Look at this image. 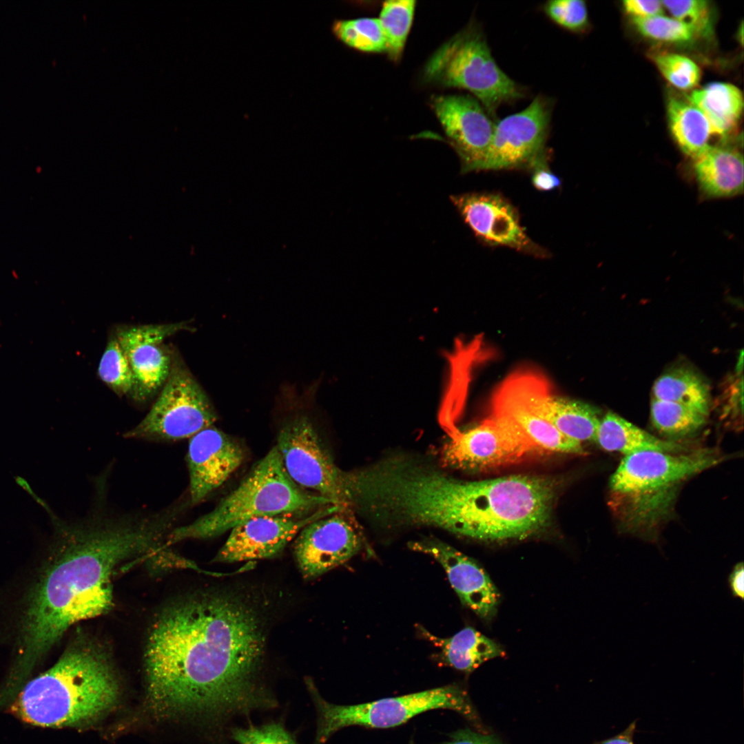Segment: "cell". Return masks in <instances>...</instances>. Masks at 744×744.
Masks as SVG:
<instances>
[{"mask_svg": "<svg viewBox=\"0 0 744 744\" xmlns=\"http://www.w3.org/2000/svg\"><path fill=\"white\" fill-rule=\"evenodd\" d=\"M265 641L259 612L240 595L213 590L172 603L147 639L150 704L161 712L220 720L273 706L258 682Z\"/></svg>", "mask_w": 744, "mask_h": 744, "instance_id": "1", "label": "cell"}, {"mask_svg": "<svg viewBox=\"0 0 744 744\" xmlns=\"http://www.w3.org/2000/svg\"><path fill=\"white\" fill-rule=\"evenodd\" d=\"M55 537V559L41 579L24 622L11 674L25 681L39 659L70 627L108 612L113 577L126 561L153 556L165 546L175 513L165 508L147 514L93 512L76 521L57 517L43 502Z\"/></svg>", "mask_w": 744, "mask_h": 744, "instance_id": "2", "label": "cell"}, {"mask_svg": "<svg viewBox=\"0 0 744 744\" xmlns=\"http://www.w3.org/2000/svg\"><path fill=\"white\" fill-rule=\"evenodd\" d=\"M556 494V482L545 477L464 481L434 465L416 478L410 502L420 526L497 541L524 538L544 528Z\"/></svg>", "mask_w": 744, "mask_h": 744, "instance_id": "3", "label": "cell"}, {"mask_svg": "<svg viewBox=\"0 0 744 744\" xmlns=\"http://www.w3.org/2000/svg\"><path fill=\"white\" fill-rule=\"evenodd\" d=\"M118 679L110 657L99 645H71L57 662L20 690L12 711L23 721L45 727H84L118 701Z\"/></svg>", "mask_w": 744, "mask_h": 744, "instance_id": "4", "label": "cell"}, {"mask_svg": "<svg viewBox=\"0 0 744 744\" xmlns=\"http://www.w3.org/2000/svg\"><path fill=\"white\" fill-rule=\"evenodd\" d=\"M712 448L641 451L624 456L610 480V504L623 532L657 541L678 492L690 478L721 463Z\"/></svg>", "mask_w": 744, "mask_h": 744, "instance_id": "5", "label": "cell"}, {"mask_svg": "<svg viewBox=\"0 0 744 744\" xmlns=\"http://www.w3.org/2000/svg\"><path fill=\"white\" fill-rule=\"evenodd\" d=\"M330 506L336 505L300 487L289 477L275 446L212 510L173 528L166 544L169 546L187 539L214 537L254 517L304 515Z\"/></svg>", "mask_w": 744, "mask_h": 744, "instance_id": "6", "label": "cell"}, {"mask_svg": "<svg viewBox=\"0 0 744 744\" xmlns=\"http://www.w3.org/2000/svg\"><path fill=\"white\" fill-rule=\"evenodd\" d=\"M426 83L467 90L495 120L498 108L525 98L527 90L497 64L473 22L443 43L425 64Z\"/></svg>", "mask_w": 744, "mask_h": 744, "instance_id": "7", "label": "cell"}, {"mask_svg": "<svg viewBox=\"0 0 744 744\" xmlns=\"http://www.w3.org/2000/svg\"><path fill=\"white\" fill-rule=\"evenodd\" d=\"M309 683L318 713L314 744H325L334 733L346 727H394L417 714L432 710H451L474 723L477 719L467 692L456 685L361 704L344 705L325 701L314 685Z\"/></svg>", "mask_w": 744, "mask_h": 744, "instance_id": "8", "label": "cell"}, {"mask_svg": "<svg viewBox=\"0 0 744 744\" xmlns=\"http://www.w3.org/2000/svg\"><path fill=\"white\" fill-rule=\"evenodd\" d=\"M217 415L205 392L192 374L172 369L146 416L125 434L127 438L176 441L211 426Z\"/></svg>", "mask_w": 744, "mask_h": 744, "instance_id": "9", "label": "cell"}, {"mask_svg": "<svg viewBox=\"0 0 744 744\" xmlns=\"http://www.w3.org/2000/svg\"><path fill=\"white\" fill-rule=\"evenodd\" d=\"M276 446L287 473L298 486L347 508L344 471L334 463L307 416L288 420Z\"/></svg>", "mask_w": 744, "mask_h": 744, "instance_id": "10", "label": "cell"}, {"mask_svg": "<svg viewBox=\"0 0 744 744\" xmlns=\"http://www.w3.org/2000/svg\"><path fill=\"white\" fill-rule=\"evenodd\" d=\"M552 107L551 99L539 94L521 111L497 120L479 171L530 168L546 152Z\"/></svg>", "mask_w": 744, "mask_h": 744, "instance_id": "11", "label": "cell"}, {"mask_svg": "<svg viewBox=\"0 0 744 744\" xmlns=\"http://www.w3.org/2000/svg\"><path fill=\"white\" fill-rule=\"evenodd\" d=\"M525 385L519 368L509 373L493 393L490 416L507 427L532 452L585 453L582 444L565 437L539 414Z\"/></svg>", "mask_w": 744, "mask_h": 744, "instance_id": "12", "label": "cell"}, {"mask_svg": "<svg viewBox=\"0 0 744 744\" xmlns=\"http://www.w3.org/2000/svg\"><path fill=\"white\" fill-rule=\"evenodd\" d=\"M343 508L305 526L294 543L298 568L306 579H315L346 562L364 546L358 524Z\"/></svg>", "mask_w": 744, "mask_h": 744, "instance_id": "13", "label": "cell"}, {"mask_svg": "<svg viewBox=\"0 0 744 744\" xmlns=\"http://www.w3.org/2000/svg\"><path fill=\"white\" fill-rule=\"evenodd\" d=\"M449 198L479 241L538 258H546L549 254L527 235L517 210L501 194L468 192L451 195Z\"/></svg>", "mask_w": 744, "mask_h": 744, "instance_id": "14", "label": "cell"}, {"mask_svg": "<svg viewBox=\"0 0 744 744\" xmlns=\"http://www.w3.org/2000/svg\"><path fill=\"white\" fill-rule=\"evenodd\" d=\"M532 453L503 424L488 416L466 431L453 430L440 452L442 466L465 471L493 468Z\"/></svg>", "mask_w": 744, "mask_h": 744, "instance_id": "15", "label": "cell"}, {"mask_svg": "<svg viewBox=\"0 0 744 744\" xmlns=\"http://www.w3.org/2000/svg\"><path fill=\"white\" fill-rule=\"evenodd\" d=\"M431 105L448 143L459 156L462 173L479 171L497 120L468 94L435 96Z\"/></svg>", "mask_w": 744, "mask_h": 744, "instance_id": "16", "label": "cell"}, {"mask_svg": "<svg viewBox=\"0 0 744 744\" xmlns=\"http://www.w3.org/2000/svg\"><path fill=\"white\" fill-rule=\"evenodd\" d=\"M342 508L330 506L308 514L267 515L249 519L231 530L214 560L233 563L275 557L305 526Z\"/></svg>", "mask_w": 744, "mask_h": 744, "instance_id": "17", "label": "cell"}, {"mask_svg": "<svg viewBox=\"0 0 744 744\" xmlns=\"http://www.w3.org/2000/svg\"><path fill=\"white\" fill-rule=\"evenodd\" d=\"M244 458L242 446L212 426L191 437L187 455L189 503L198 504L220 487L240 466Z\"/></svg>", "mask_w": 744, "mask_h": 744, "instance_id": "18", "label": "cell"}, {"mask_svg": "<svg viewBox=\"0 0 744 744\" xmlns=\"http://www.w3.org/2000/svg\"><path fill=\"white\" fill-rule=\"evenodd\" d=\"M409 546L414 551L431 556L442 566L464 606L484 619L495 615L500 600L499 592L486 571L474 560L435 538L413 541Z\"/></svg>", "mask_w": 744, "mask_h": 744, "instance_id": "19", "label": "cell"}, {"mask_svg": "<svg viewBox=\"0 0 744 744\" xmlns=\"http://www.w3.org/2000/svg\"><path fill=\"white\" fill-rule=\"evenodd\" d=\"M186 328L179 322L133 326L118 331L116 338L130 365L136 398L145 399L164 385L172 369L170 358L162 343Z\"/></svg>", "mask_w": 744, "mask_h": 744, "instance_id": "20", "label": "cell"}, {"mask_svg": "<svg viewBox=\"0 0 744 744\" xmlns=\"http://www.w3.org/2000/svg\"><path fill=\"white\" fill-rule=\"evenodd\" d=\"M701 192L710 198L731 197L743 190V157L736 149L708 145L694 158Z\"/></svg>", "mask_w": 744, "mask_h": 744, "instance_id": "21", "label": "cell"}, {"mask_svg": "<svg viewBox=\"0 0 744 744\" xmlns=\"http://www.w3.org/2000/svg\"><path fill=\"white\" fill-rule=\"evenodd\" d=\"M595 441L605 451L624 456L648 451L682 453L692 450L654 436L612 412L600 420Z\"/></svg>", "mask_w": 744, "mask_h": 744, "instance_id": "22", "label": "cell"}, {"mask_svg": "<svg viewBox=\"0 0 744 744\" xmlns=\"http://www.w3.org/2000/svg\"><path fill=\"white\" fill-rule=\"evenodd\" d=\"M541 417L567 438L581 444L595 441L600 420L597 409L587 403L544 395L538 403Z\"/></svg>", "mask_w": 744, "mask_h": 744, "instance_id": "23", "label": "cell"}, {"mask_svg": "<svg viewBox=\"0 0 744 744\" xmlns=\"http://www.w3.org/2000/svg\"><path fill=\"white\" fill-rule=\"evenodd\" d=\"M422 634L440 650L441 660L447 665L471 672L485 661L504 655L502 648L475 629L466 627L448 638Z\"/></svg>", "mask_w": 744, "mask_h": 744, "instance_id": "24", "label": "cell"}, {"mask_svg": "<svg viewBox=\"0 0 744 744\" xmlns=\"http://www.w3.org/2000/svg\"><path fill=\"white\" fill-rule=\"evenodd\" d=\"M687 99L707 118L712 134L725 136L734 127L743 109V94L729 83H711L695 90Z\"/></svg>", "mask_w": 744, "mask_h": 744, "instance_id": "25", "label": "cell"}, {"mask_svg": "<svg viewBox=\"0 0 744 744\" xmlns=\"http://www.w3.org/2000/svg\"><path fill=\"white\" fill-rule=\"evenodd\" d=\"M670 132L683 153L693 159L709 145L712 134L703 113L688 99L670 98L667 105Z\"/></svg>", "mask_w": 744, "mask_h": 744, "instance_id": "26", "label": "cell"}, {"mask_svg": "<svg viewBox=\"0 0 744 744\" xmlns=\"http://www.w3.org/2000/svg\"><path fill=\"white\" fill-rule=\"evenodd\" d=\"M653 398L681 404L707 416L710 394L705 382L693 371L678 368L666 372L655 381Z\"/></svg>", "mask_w": 744, "mask_h": 744, "instance_id": "27", "label": "cell"}, {"mask_svg": "<svg viewBox=\"0 0 744 744\" xmlns=\"http://www.w3.org/2000/svg\"><path fill=\"white\" fill-rule=\"evenodd\" d=\"M651 421L658 432L667 437L681 438L694 433L706 422V415L685 405L652 399Z\"/></svg>", "mask_w": 744, "mask_h": 744, "instance_id": "28", "label": "cell"}, {"mask_svg": "<svg viewBox=\"0 0 744 744\" xmlns=\"http://www.w3.org/2000/svg\"><path fill=\"white\" fill-rule=\"evenodd\" d=\"M415 8L413 0L387 1L382 5L379 20L386 41V52L393 61L402 54Z\"/></svg>", "mask_w": 744, "mask_h": 744, "instance_id": "29", "label": "cell"}, {"mask_svg": "<svg viewBox=\"0 0 744 744\" xmlns=\"http://www.w3.org/2000/svg\"><path fill=\"white\" fill-rule=\"evenodd\" d=\"M332 32L345 45L366 52H386V41L379 19L336 20Z\"/></svg>", "mask_w": 744, "mask_h": 744, "instance_id": "30", "label": "cell"}, {"mask_svg": "<svg viewBox=\"0 0 744 744\" xmlns=\"http://www.w3.org/2000/svg\"><path fill=\"white\" fill-rule=\"evenodd\" d=\"M98 373L101 380L119 395L133 390V373L116 338L107 343L99 362Z\"/></svg>", "mask_w": 744, "mask_h": 744, "instance_id": "31", "label": "cell"}, {"mask_svg": "<svg viewBox=\"0 0 744 744\" xmlns=\"http://www.w3.org/2000/svg\"><path fill=\"white\" fill-rule=\"evenodd\" d=\"M632 22L641 34L656 41L687 43L699 36L693 26L662 14L645 19H632Z\"/></svg>", "mask_w": 744, "mask_h": 744, "instance_id": "32", "label": "cell"}, {"mask_svg": "<svg viewBox=\"0 0 744 744\" xmlns=\"http://www.w3.org/2000/svg\"><path fill=\"white\" fill-rule=\"evenodd\" d=\"M653 61L663 77L679 89L693 88L700 81V68L688 56L663 52L654 55Z\"/></svg>", "mask_w": 744, "mask_h": 744, "instance_id": "33", "label": "cell"}, {"mask_svg": "<svg viewBox=\"0 0 744 744\" xmlns=\"http://www.w3.org/2000/svg\"><path fill=\"white\" fill-rule=\"evenodd\" d=\"M542 11L552 23L570 32L581 34L589 28L587 6L583 1H548L542 6Z\"/></svg>", "mask_w": 744, "mask_h": 744, "instance_id": "34", "label": "cell"}, {"mask_svg": "<svg viewBox=\"0 0 744 744\" xmlns=\"http://www.w3.org/2000/svg\"><path fill=\"white\" fill-rule=\"evenodd\" d=\"M674 18L693 26L699 36L708 37L712 32L710 7L705 0L662 1Z\"/></svg>", "mask_w": 744, "mask_h": 744, "instance_id": "35", "label": "cell"}, {"mask_svg": "<svg viewBox=\"0 0 744 744\" xmlns=\"http://www.w3.org/2000/svg\"><path fill=\"white\" fill-rule=\"evenodd\" d=\"M231 738L238 744H297L285 727L276 722L234 728Z\"/></svg>", "mask_w": 744, "mask_h": 744, "instance_id": "36", "label": "cell"}, {"mask_svg": "<svg viewBox=\"0 0 744 744\" xmlns=\"http://www.w3.org/2000/svg\"><path fill=\"white\" fill-rule=\"evenodd\" d=\"M548 153L546 152L531 165V181L534 187L541 192H550L559 188L561 179L554 174L548 165Z\"/></svg>", "mask_w": 744, "mask_h": 744, "instance_id": "37", "label": "cell"}, {"mask_svg": "<svg viewBox=\"0 0 744 744\" xmlns=\"http://www.w3.org/2000/svg\"><path fill=\"white\" fill-rule=\"evenodd\" d=\"M623 9L632 19H645L662 14L663 5L659 0H626Z\"/></svg>", "mask_w": 744, "mask_h": 744, "instance_id": "38", "label": "cell"}, {"mask_svg": "<svg viewBox=\"0 0 744 744\" xmlns=\"http://www.w3.org/2000/svg\"><path fill=\"white\" fill-rule=\"evenodd\" d=\"M725 400L724 415L726 417H739L743 415V376L734 379L730 386L724 391Z\"/></svg>", "mask_w": 744, "mask_h": 744, "instance_id": "39", "label": "cell"}, {"mask_svg": "<svg viewBox=\"0 0 744 744\" xmlns=\"http://www.w3.org/2000/svg\"><path fill=\"white\" fill-rule=\"evenodd\" d=\"M444 744H503L496 737L480 732H474L470 729H462L456 731L451 736L450 739Z\"/></svg>", "mask_w": 744, "mask_h": 744, "instance_id": "40", "label": "cell"}, {"mask_svg": "<svg viewBox=\"0 0 744 744\" xmlns=\"http://www.w3.org/2000/svg\"><path fill=\"white\" fill-rule=\"evenodd\" d=\"M727 586L732 597L741 600L744 597V567L742 561L732 568L727 576Z\"/></svg>", "mask_w": 744, "mask_h": 744, "instance_id": "41", "label": "cell"}, {"mask_svg": "<svg viewBox=\"0 0 744 744\" xmlns=\"http://www.w3.org/2000/svg\"><path fill=\"white\" fill-rule=\"evenodd\" d=\"M635 730L636 721H634L620 734L595 744H634V735Z\"/></svg>", "mask_w": 744, "mask_h": 744, "instance_id": "42", "label": "cell"}]
</instances>
